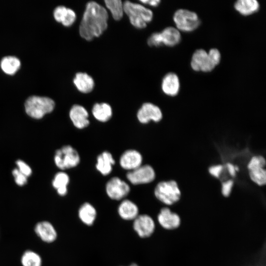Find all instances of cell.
I'll use <instances>...</instances> for the list:
<instances>
[{"label":"cell","mask_w":266,"mask_h":266,"mask_svg":"<svg viewBox=\"0 0 266 266\" xmlns=\"http://www.w3.org/2000/svg\"><path fill=\"white\" fill-rule=\"evenodd\" d=\"M18 169L26 176H29L32 173V169L31 167L24 161L22 160H18L16 162Z\"/></svg>","instance_id":"cell-33"},{"label":"cell","mask_w":266,"mask_h":266,"mask_svg":"<svg viewBox=\"0 0 266 266\" xmlns=\"http://www.w3.org/2000/svg\"><path fill=\"white\" fill-rule=\"evenodd\" d=\"M129 266H139L136 263H133Z\"/></svg>","instance_id":"cell-38"},{"label":"cell","mask_w":266,"mask_h":266,"mask_svg":"<svg viewBox=\"0 0 266 266\" xmlns=\"http://www.w3.org/2000/svg\"><path fill=\"white\" fill-rule=\"evenodd\" d=\"M34 230L37 236L45 242L52 243L57 237V233L55 228L48 221H43L38 222L35 225Z\"/></svg>","instance_id":"cell-15"},{"label":"cell","mask_w":266,"mask_h":266,"mask_svg":"<svg viewBox=\"0 0 266 266\" xmlns=\"http://www.w3.org/2000/svg\"><path fill=\"white\" fill-rule=\"evenodd\" d=\"M117 211L119 216L126 221H133L139 215L137 205L128 199L123 200L121 202L118 207Z\"/></svg>","instance_id":"cell-18"},{"label":"cell","mask_w":266,"mask_h":266,"mask_svg":"<svg viewBox=\"0 0 266 266\" xmlns=\"http://www.w3.org/2000/svg\"><path fill=\"white\" fill-rule=\"evenodd\" d=\"M73 83L79 91L82 93L91 92L94 87L93 78L85 72H78L73 79Z\"/></svg>","instance_id":"cell-20"},{"label":"cell","mask_w":266,"mask_h":266,"mask_svg":"<svg viewBox=\"0 0 266 266\" xmlns=\"http://www.w3.org/2000/svg\"><path fill=\"white\" fill-rule=\"evenodd\" d=\"M155 197L166 205H172L178 201L181 197V192L176 181H162L154 189Z\"/></svg>","instance_id":"cell-4"},{"label":"cell","mask_w":266,"mask_h":266,"mask_svg":"<svg viewBox=\"0 0 266 266\" xmlns=\"http://www.w3.org/2000/svg\"><path fill=\"white\" fill-rule=\"evenodd\" d=\"M21 63L18 58L12 56H5L0 62V67L6 74H13L20 68Z\"/></svg>","instance_id":"cell-26"},{"label":"cell","mask_w":266,"mask_h":266,"mask_svg":"<svg viewBox=\"0 0 266 266\" xmlns=\"http://www.w3.org/2000/svg\"><path fill=\"white\" fill-rule=\"evenodd\" d=\"M123 7L130 23L136 28H145L153 19L152 11L140 4L127 0L123 3Z\"/></svg>","instance_id":"cell-2"},{"label":"cell","mask_w":266,"mask_h":266,"mask_svg":"<svg viewBox=\"0 0 266 266\" xmlns=\"http://www.w3.org/2000/svg\"><path fill=\"white\" fill-rule=\"evenodd\" d=\"M223 166L220 165L213 166L209 167V172L213 176L218 178L223 170Z\"/></svg>","instance_id":"cell-35"},{"label":"cell","mask_w":266,"mask_h":266,"mask_svg":"<svg viewBox=\"0 0 266 266\" xmlns=\"http://www.w3.org/2000/svg\"><path fill=\"white\" fill-rule=\"evenodd\" d=\"M21 262L22 266H41L42 261L37 253L28 250L22 254Z\"/></svg>","instance_id":"cell-27"},{"label":"cell","mask_w":266,"mask_h":266,"mask_svg":"<svg viewBox=\"0 0 266 266\" xmlns=\"http://www.w3.org/2000/svg\"><path fill=\"white\" fill-rule=\"evenodd\" d=\"M115 162L112 154L108 151H104L98 156L96 167L102 175L106 176L111 172Z\"/></svg>","instance_id":"cell-19"},{"label":"cell","mask_w":266,"mask_h":266,"mask_svg":"<svg viewBox=\"0 0 266 266\" xmlns=\"http://www.w3.org/2000/svg\"><path fill=\"white\" fill-rule=\"evenodd\" d=\"M66 7L62 5L57 6L54 11V17L55 20L59 22H62L67 11Z\"/></svg>","instance_id":"cell-32"},{"label":"cell","mask_w":266,"mask_h":266,"mask_svg":"<svg viewBox=\"0 0 266 266\" xmlns=\"http://www.w3.org/2000/svg\"><path fill=\"white\" fill-rule=\"evenodd\" d=\"M108 19L107 11L103 6L96 1L88 2L79 26L80 36L88 41L100 36L107 29Z\"/></svg>","instance_id":"cell-1"},{"label":"cell","mask_w":266,"mask_h":266,"mask_svg":"<svg viewBox=\"0 0 266 266\" xmlns=\"http://www.w3.org/2000/svg\"><path fill=\"white\" fill-rule=\"evenodd\" d=\"M142 156L140 153L134 149L125 151L120 156L119 164L122 168L132 171L142 165Z\"/></svg>","instance_id":"cell-12"},{"label":"cell","mask_w":266,"mask_h":266,"mask_svg":"<svg viewBox=\"0 0 266 266\" xmlns=\"http://www.w3.org/2000/svg\"><path fill=\"white\" fill-rule=\"evenodd\" d=\"M233 182L232 180H227L222 183V194L224 197H228L232 191Z\"/></svg>","instance_id":"cell-34"},{"label":"cell","mask_w":266,"mask_h":266,"mask_svg":"<svg viewBox=\"0 0 266 266\" xmlns=\"http://www.w3.org/2000/svg\"><path fill=\"white\" fill-rule=\"evenodd\" d=\"M161 87L166 95L171 97L177 95L180 90V81L177 75L173 72L166 74L163 78Z\"/></svg>","instance_id":"cell-17"},{"label":"cell","mask_w":266,"mask_h":266,"mask_svg":"<svg viewBox=\"0 0 266 266\" xmlns=\"http://www.w3.org/2000/svg\"><path fill=\"white\" fill-rule=\"evenodd\" d=\"M176 29L179 31L191 32L197 29L200 20L197 14L193 11L179 9L176 10L173 17Z\"/></svg>","instance_id":"cell-5"},{"label":"cell","mask_w":266,"mask_h":266,"mask_svg":"<svg viewBox=\"0 0 266 266\" xmlns=\"http://www.w3.org/2000/svg\"><path fill=\"white\" fill-rule=\"evenodd\" d=\"M12 174L15 178L17 184L23 186L27 183V177L22 173L18 168H15L12 171Z\"/></svg>","instance_id":"cell-31"},{"label":"cell","mask_w":266,"mask_h":266,"mask_svg":"<svg viewBox=\"0 0 266 266\" xmlns=\"http://www.w3.org/2000/svg\"><path fill=\"white\" fill-rule=\"evenodd\" d=\"M54 161L58 167L64 170L76 166L80 158L76 149L70 145H66L56 151Z\"/></svg>","instance_id":"cell-6"},{"label":"cell","mask_w":266,"mask_h":266,"mask_svg":"<svg viewBox=\"0 0 266 266\" xmlns=\"http://www.w3.org/2000/svg\"><path fill=\"white\" fill-rule=\"evenodd\" d=\"M265 166L266 160L261 156L253 157L247 165L251 179L260 186L265 185L266 183Z\"/></svg>","instance_id":"cell-7"},{"label":"cell","mask_w":266,"mask_h":266,"mask_svg":"<svg viewBox=\"0 0 266 266\" xmlns=\"http://www.w3.org/2000/svg\"><path fill=\"white\" fill-rule=\"evenodd\" d=\"M76 18L75 12L72 9L67 8L66 14L61 23L64 26L69 27L73 24Z\"/></svg>","instance_id":"cell-30"},{"label":"cell","mask_w":266,"mask_h":266,"mask_svg":"<svg viewBox=\"0 0 266 266\" xmlns=\"http://www.w3.org/2000/svg\"><path fill=\"white\" fill-rule=\"evenodd\" d=\"M158 35L161 45L173 47L178 44L181 40L180 31L172 27L166 28L161 33H158Z\"/></svg>","instance_id":"cell-16"},{"label":"cell","mask_w":266,"mask_h":266,"mask_svg":"<svg viewBox=\"0 0 266 266\" xmlns=\"http://www.w3.org/2000/svg\"><path fill=\"white\" fill-rule=\"evenodd\" d=\"M104 2L113 19L116 21L121 20L124 12L122 1L120 0H105Z\"/></svg>","instance_id":"cell-28"},{"label":"cell","mask_w":266,"mask_h":266,"mask_svg":"<svg viewBox=\"0 0 266 266\" xmlns=\"http://www.w3.org/2000/svg\"><path fill=\"white\" fill-rule=\"evenodd\" d=\"M69 117L73 125L77 129H83L90 123L89 114L83 106L73 105L69 111Z\"/></svg>","instance_id":"cell-14"},{"label":"cell","mask_w":266,"mask_h":266,"mask_svg":"<svg viewBox=\"0 0 266 266\" xmlns=\"http://www.w3.org/2000/svg\"><path fill=\"white\" fill-rule=\"evenodd\" d=\"M163 117L160 108L157 105L150 103H144L137 112V118L142 124H147L150 121L159 122Z\"/></svg>","instance_id":"cell-11"},{"label":"cell","mask_w":266,"mask_h":266,"mask_svg":"<svg viewBox=\"0 0 266 266\" xmlns=\"http://www.w3.org/2000/svg\"><path fill=\"white\" fill-rule=\"evenodd\" d=\"M207 60V52L203 49H197L194 52L191 58V68L196 71L205 72Z\"/></svg>","instance_id":"cell-24"},{"label":"cell","mask_w":266,"mask_h":266,"mask_svg":"<svg viewBox=\"0 0 266 266\" xmlns=\"http://www.w3.org/2000/svg\"><path fill=\"white\" fill-rule=\"evenodd\" d=\"M55 102L51 99L33 96L26 100L25 107L26 113L35 119L41 118L45 114L53 111Z\"/></svg>","instance_id":"cell-3"},{"label":"cell","mask_w":266,"mask_h":266,"mask_svg":"<svg viewBox=\"0 0 266 266\" xmlns=\"http://www.w3.org/2000/svg\"><path fill=\"white\" fill-rule=\"evenodd\" d=\"M234 7L241 15L249 16L259 10L260 4L256 0H238L235 2Z\"/></svg>","instance_id":"cell-23"},{"label":"cell","mask_w":266,"mask_h":266,"mask_svg":"<svg viewBox=\"0 0 266 266\" xmlns=\"http://www.w3.org/2000/svg\"><path fill=\"white\" fill-rule=\"evenodd\" d=\"M208 54L207 65L205 72L211 71L219 63L221 60V54L216 48L209 50Z\"/></svg>","instance_id":"cell-29"},{"label":"cell","mask_w":266,"mask_h":266,"mask_svg":"<svg viewBox=\"0 0 266 266\" xmlns=\"http://www.w3.org/2000/svg\"><path fill=\"white\" fill-rule=\"evenodd\" d=\"M78 217L87 226H91L96 221L97 212L95 207L89 202H85L79 208Z\"/></svg>","instance_id":"cell-21"},{"label":"cell","mask_w":266,"mask_h":266,"mask_svg":"<svg viewBox=\"0 0 266 266\" xmlns=\"http://www.w3.org/2000/svg\"><path fill=\"white\" fill-rule=\"evenodd\" d=\"M69 182V177L65 172L57 173L53 180V186L57 190L58 194L61 196H65L67 192V186Z\"/></svg>","instance_id":"cell-25"},{"label":"cell","mask_w":266,"mask_h":266,"mask_svg":"<svg viewBox=\"0 0 266 266\" xmlns=\"http://www.w3.org/2000/svg\"><path fill=\"white\" fill-rule=\"evenodd\" d=\"M126 177L129 181L133 185L145 184L153 182L156 173L152 166L144 165L129 171Z\"/></svg>","instance_id":"cell-8"},{"label":"cell","mask_w":266,"mask_h":266,"mask_svg":"<svg viewBox=\"0 0 266 266\" xmlns=\"http://www.w3.org/2000/svg\"><path fill=\"white\" fill-rule=\"evenodd\" d=\"M95 118L99 122H106L112 116V109L111 106L107 103H96L92 109Z\"/></svg>","instance_id":"cell-22"},{"label":"cell","mask_w":266,"mask_h":266,"mask_svg":"<svg viewBox=\"0 0 266 266\" xmlns=\"http://www.w3.org/2000/svg\"><path fill=\"white\" fill-rule=\"evenodd\" d=\"M159 224L166 230H173L180 225L181 219L179 216L170 211L167 207L162 208L157 216Z\"/></svg>","instance_id":"cell-13"},{"label":"cell","mask_w":266,"mask_h":266,"mask_svg":"<svg viewBox=\"0 0 266 266\" xmlns=\"http://www.w3.org/2000/svg\"><path fill=\"white\" fill-rule=\"evenodd\" d=\"M133 229L140 237L147 238L154 232L155 223L150 216L139 214L133 221Z\"/></svg>","instance_id":"cell-10"},{"label":"cell","mask_w":266,"mask_h":266,"mask_svg":"<svg viewBox=\"0 0 266 266\" xmlns=\"http://www.w3.org/2000/svg\"><path fill=\"white\" fill-rule=\"evenodd\" d=\"M160 0H140V2L148 4L150 6L153 7L157 6L160 3Z\"/></svg>","instance_id":"cell-36"},{"label":"cell","mask_w":266,"mask_h":266,"mask_svg":"<svg viewBox=\"0 0 266 266\" xmlns=\"http://www.w3.org/2000/svg\"><path fill=\"white\" fill-rule=\"evenodd\" d=\"M105 191L109 198L119 200L128 196L130 191V187L125 181L116 176L107 181L105 186Z\"/></svg>","instance_id":"cell-9"},{"label":"cell","mask_w":266,"mask_h":266,"mask_svg":"<svg viewBox=\"0 0 266 266\" xmlns=\"http://www.w3.org/2000/svg\"><path fill=\"white\" fill-rule=\"evenodd\" d=\"M227 166L230 175L233 177L235 176L236 172L235 166L231 163H228Z\"/></svg>","instance_id":"cell-37"}]
</instances>
